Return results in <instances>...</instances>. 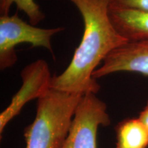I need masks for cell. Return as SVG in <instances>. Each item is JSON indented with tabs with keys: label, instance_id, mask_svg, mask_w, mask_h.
Returning a JSON list of instances; mask_svg holds the SVG:
<instances>
[{
	"label": "cell",
	"instance_id": "1",
	"mask_svg": "<svg viewBox=\"0 0 148 148\" xmlns=\"http://www.w3.org/2000/svg\"><path fill=\"white\" fill-rule=\"evenodd\" d=\"M83 18L84 32L80 43L66 69L53 75L51 88L85 95L96 94L100 85L92 77L99 64L112 51L128 41L112 25L109 16L112 0H69Z\"/></svg>",
	"mask_w": 148,
	"mask_h": 148
},
{
	"label": "cell",
	"instance_id": "2",
	"mask_svg": "<svg viewBox=\"0 0 148 148\" xmlns=\"http://www.w3.org/2000/svg\"><path fill=\"white\" fill-rule=\"evenodd\" d=\"M82 96L51 88L38 99L35 119L24 131L25 148H62Z\"/></svg>",
	"mask_w": 148,
	"mask_h": 148
},
{
	"label": "cell",
	"instance_id": "3",
	"mask_svg": "<svg viewBox=\"0 0 148 148\" xmlns=\"http://www.w3.org/2000/svg\"><path fill=\"white\" fill-rule=\"evenodd\" d=\"M63 27L40 28L28 24L18 16H0V69L12 67L17 60L16 46L28 43L32 47H44L53 53L51 40Z\"/></svg>",
	"mask_w": 148,
	"mask_h": 148
},
{
	"label": "cell",
	"instance_id": "4",
	"mask_svg": "<svg viewBox=\"0 0 148 148\" xmlns=\"http://www.w3.org/2000/svg\"><path fill=\"white\" fill-rule=\"evenodd\" d=\"M110 124L106 103L95 93L85 94L75 109L62 148H97L98 127Z\"/></svg>",
	"mask_w": 148,
	"mask_h": 148
},
{
	"label": "cell",
	"instance_id": "5",
	"mask_svg": "<svg viewBox=\"0 0 148 148\" xmlns=\"http://www.w3.org/2000/svg\"><path fill=\"white\" fill-rule=\"evenodd\" d=\"M22 86L10 105L0 114V133L29 101L39 99L51 88L52 75L45 60L38 59L29 64L21 73Z\"/></svg>",
	"mask_w": 148,
	"mask_h": 148
},
{
	"label": "cell",
	"instance_id": "6",
	"mask_svg": "<svg viewBox=\"0 0 148 148\" xmlns=\"http://www.w3.org/2000/svg\"><path fill=\"white\" fill-rule=\"evenodd\" d=\"M117 72H133L148 76V41L127 42L109 53L93 73L94 79Z\"/></svg>",
	"mask_w": 148,
	"mask_h": 148
},
{
	"label": "cell",
	"instance_id": "7",
	"mask_svg": "<svg viewBox=\"0 0 148 148\" xmlns=\"http://www.w3.org/2000/svg\"><path fill=\"white\" fill-rule=\"evenodd\" d=\"M109 16L116 31L128 42L148 41V11L122 6L111 1Z\"/></svg>",
	"mask_w": 148,
	"mask_h": 148
},
{
	"label": "cell",
	"instance_id": "8",
	"mask_svg": "<svg viewBox=\"0 0 148 148\" xmlns=\"http://www.w3.org/2000/svg\"><path fill=\"white\" fill-rule=\"evenodd\" d=\"M115 148H147L148 130L141 121L134 118L123 120L116 127Z\"/></svg>",
	"mask_w": 148,
	"mask_h": 148
},
{
	"label": "cell",
	"instance_id": "9",
	"mask_svg": "<svg viewBox=\"0 0 148 148\" xmlns=\"http://www.w3.org/2000/svg\"><path fill=\"white\" fill-rule=\"evenodd\" d=\"M13 4L16 5L18 10L26 14L29 23L33 25L38 24L45 17L39 5L34 0H0V16L9 15L10 8Z\"/></svg>",
	"mask_w": 148,
	"mask_h": 148
},
{
	"label": "cell",
	"instance_id": "10",
	"mask_svg": "<svg viewBox=\"0 0 148 148\" xmlns=\"http://www.w3.org/2000/svg\"><path fill=\"white\" fill-rule=\"evenodd\" d=\"M112 1L122 6L148 11V0H112Z\"/></svg>",
	"mask_w": 148,
	"mask_h": 148
},
{
	"label": "cell",
	"instance_id": "11",
	"mask_svg": "<svg viewBox=\"0 0 148 148\" xmlns=\"http://www.w3.org/2000/svg\"><path fill=\"white\" fill-rule=\"evenodd\" d=\"M138 119L141 121V123L145 125V127L148 130V101L143 110L140 112Z\"/></svg>",
	"mask_w": 148,
	"mask_h": 148
}]
</instances>
